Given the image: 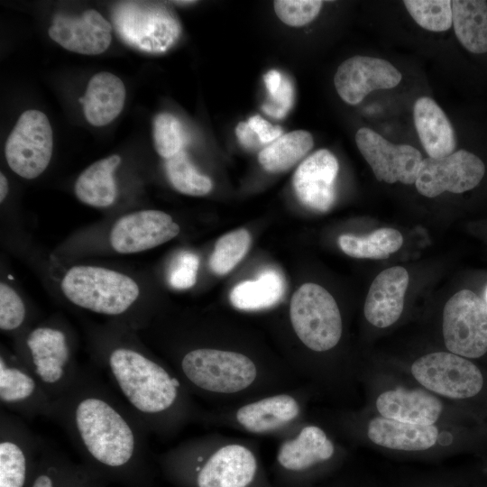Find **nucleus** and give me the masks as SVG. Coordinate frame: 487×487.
<instances>
[{"instance_id": "1", "label": "nucleus", "mask_w": 487, "mask_h": 487, "mask_svg": "<svg viewBox=\"0 0 487 487\" xmlns=\"http://www.w3.org/2000/svg\"><path fill=\"white\" fill-rule=\"evenodd\" d=\"M51 418L89 462L105 470H127L142 462L149 431L106 384L82 372L53 402Z\"/></svg>"}, {"instance_id": "2", "label": "nucleus", "mask_w": 487, "mask_h": 487, "mask_svg": "<svg viewBox=\"0 0 487 487\" xmlns=\"http://www.w3.org/2000/svg\"><path fill=\"white\" fill-rule=\"evenodd\" d=\"M96 357L99 367L125 405L149 431H160L179 413V381L140 347L111 344Z\"/></svg>"}, {"instance_id": "3", "label": "nucleus", "mask_w": 487, "mask_h": 487, "mask_svg": "<svg viewBox=\"0 0 487 487\" xmlns=\"http://www.w3.org/2000/svg\"><path fill=\"white\" fill-rule=\"evenodd\" d=\"M55 401L79 377L68 333L50 325H41L23 336L17 355Z\"/></svg>"}, {"instance_id": "4", "label": "nucleus", "mask_w": 487, "mask_h": 487, "mask_svg": "<svg viewBox=\"0 0 487 487\" xmlns=\"http://www.w3.org/2000/svg\"><path fill=\"white\" fill-rule=\"evenodd\" d=\"M60 286L65 297L74 305L112 317L124 314L140 293L138 284L131 277L89 265L70 268Z\"/></svg>"}, {"instance_id": "5", "label": "nucleus", "mask_w": 487, "mask_h": 487, "mask_svg": "<svg viewBox=\"0 0 487 487\" xmlns=\"http://www.w3.org/2000/svg\"><path fill=\"white\" fill-rule=\"evenodd\" d=\"M183 378L194 388L214 393L231 394L249 387L257 369L246 355L213 348H195L180 359Z\"/></svg>"}, {"instance_id": "6", "label": "nucleus", "mask_w": 487, "mask_h": 487, "mask_svg": "<svg viewBox=\"0 0 487 487\" xmlns=\"http://www.w3.org/2000/svg\"><path fill=\"white\" fill-rule=\"evenodd\" d=\"M289 317L293 329L309 349L325 352L342 335V318L333 296L322 286L305 283L293 294Z\"/></svg>"}, {"instance_id": "7", "label": "nucleus", "mask_w": 487, "mask_h": 487, "mask_svg": "<svg viewBox=\"0 0 487 487\" xmlns=\"http://www.w3.org/2000/svg\"><path fill=\"white\" fill-rule=\"evenodd\" d=\"M113 21L118 35L128 45L150 53H161L179 39L181 27L165 6L124 2L115 6Z\"/></svg>"}, {"instance_id": "8", "label": "nucleus", "mask_w": 487, "mask_h": 487, "mask_svg": "<svg viewBox=\"0 0 487 487\" xmlns=\"http://www.w3.org/2000/svg\"><path fill=\"white\" fill-rule=\"evenodd\" d=\"M443 335L453 354L478 358L487 352V303L469 289L454 294L443 312Z\"/></svg>"}, {"instance_id": "9", "label": "nucleus", "mask_w": 487, "mask_h": 487, "mask_svg": "<svg viewBox=\"0 0 487 487\" xmlns=\"http://www.w3.org/2000/svg\"><path fill=\"white\" fill-rule=\"evenodd\" d=\"M53 149L50 121L39 110L24 111L10 133L5 147L8 166L17 175L32 179L48 167Z\"/></svg>"}, {"instance_id": "10", "label": "nucleus", "mask_w": 487, "mask_h": 487, "mask_svg": "<svg viewBox=\"0 0 487 487\" xmlns=\"http://www.w3.org/2000/svg\"><path fill=\"white\" fill-rule=\"evenodd\" d=\"M411 373L425 388L451 399L475 396L483 385L479 368L453 353L436 352L423 355L411 365Z\"/></svg>"}, {"instance_id": "11", "label": "nucleus", "mask_w": 487, "mask_h": 487, "mask_svg": "<svg viewBox=\"0 0 487 487\" xmlns=\"http://www.w3.org/2000/svg\"><path fill=\"white\" fill-rule=\"evenodd\" d=\"M484 173L485 165L477 155L458 150L443 158H425L415 185L418 193L427 198L446 191L459 194L475 188Z\"/></svg>"}, {"instance_id": "12", "label": "nucleus", "mask_w": 487, "mask_h": 487, "mask_svg": "<svg viewBox=\"0 0 487 487\" xmlns=\"http://www.w3.org/2000/svg\"><path fill=\"white\" fill-rule=\"evenodd\" d=\"M355 142L379 181L415 184L423 161L418 149L408 144H394L367 127L357 131Z\"/></svg>"}, {"instance_id": "13", "label": "nucleus", "mask_w": 487, "mask_h": 487, "mask_svg": "<svg viewBox=\"0 0 487 487\" xmlns=\"http://www.w3.org/2000/svg\"><path fill=\"white\" fill-rule=\"evenodd\" d=\"M0 402L14 415L51 418L54 400L18 356L0 355Z\"/></svg>"}, {"instance_id": "14", "label": "nucleus", "mask_w": 487, "mask_h": 487, "mask_svg": "<svg viewBox=\"0 0 487 487\" xmlns=\"http://www.w3.org/2000/svg\"><path fill=\"white\" fill-rule=\"evenodd\" d=\"M44 443L16 415L0 413V487H25L30 465Z\"/></svg>"}, {"instance_id": "15", "label": "nucleus", "mask_w": 487, "mask_h": 487, "mask_svg": "<svg viewBox=\"0 0 487 487\" xmlns=\"http://www.w3.org/2000/svg\"><path fill=\"white\" fill-rule=\"evenodd\" d=\"M179 225L160 210H140L120 217L110 232V244L119 253L152 249L176 237Z\"/></svg>"}, {"instance_id": "16", "label": "nucleus", "mask_w": 487, "mask_h": 487, "mask_svg": "<svg viewBox=\"0 0 487 487\" xmlns=\"http://www.w3.org/2000/svg\"><path fill=\"white\" fill-rule=\"evenodd\" d=\"M401 78V73L388 60L356 55L340 64L334 84L345 103L357 105L373 90L395 87Z\"/></svg>"}, {"instance_id": "17", "label": "nucleus", "mask_w": 487, "mask_h": 487, "mask_svg": "<svg viewBox=\"0 0 487 487\" xmlns=\"http://www.w3.org/2000/svg\"><path fill=\"white\" fill-rule=\"evenodd\" d=\"M338 170V161L330 151L320 149L309 155L293 175V188L298 199L314 211H328L335 201Z\"/></svg>"}, {"instance_id": "18", "label": "nucleus", "mask_w": 487, "mask_h": 487, "mask_svg": "<svg viewBox=\"0 0 487 487\" xmlns=\"http://www.w3.org/2000/svg\"><path fill=\"white\" fill-rule=\"evenodd\" d=\"M112 25L100 13L86 10L79 16L57 14L49 36L62 48L79 54L97 55L109 47Z\"/></svg>"}, {"instance_id": "19", "label": "nucleus", "mask_w": 487, "mask_h": 487, "mask_svg": "<svg viewBox=\"0 0 487 487\" xmlns=\"http://www.w3.org/2000/svg\"><path fill=\"white\" fill-rule=\"evenodd\" d=\"M409 277L401 266L381 271L372 280L365 303L364 317L372 325L384 328L400 317Z\"/></svg>"}, {"instance_id": "20", "label": "nucleus", "mask_w": 487, "mask_h": 487, "mask_svg": "<svg viewBox=\"0 0 487 487\" xmlns=\"http://www.w3.org/2000/svg\"><path fill=\"white\" fill-rule=\"evenodd\" d=\"M257 469L253 454L241 445H228L212 454L199 468L198 487H246Z\"/></svg>"}, {"instance_id": "21", "label": "nucleus", "mask_w": 487, "mask_h": 487, "mask_svg": "<svg viewBox=\"0 0 487 487\" xmlns=\"http://www.w3.org/2000/svg\"><path fill=\"white\" fill-rule=\"evenodd\" d=\"M376 408L384 418L418 425H433L442 412L441 401L423 390L387 391L377 398Z\"/></svg>"}, {"instance_id": "22", "label": "nucleus", "mask_w": 487, "mask_h": 487, "mask_svg": "<svg viewBox=\"0 0 487 487\" xmlns=\"http://www.w3.org/2000/svg\"><path fill=\"white\" fill-rule=\"evenodd\" d=\"M415 127L430 158L452 154L456 146L454 128L442 108L430 97L418 98L413 107Z\"/></svg>"}, {"instance_id": "23", "label": "nucleus", "mask_w": 487, "mask_h": 487, "mask_svg": "<svg viewBox=\"0 0 487 487\" xmlns=\"http://www.w3.org/2000/svg\"><path fill=\"white\" fill-rule=\"evenodd\" d=\"M125 96L123 81L115 74L104 71L90 78L84 96L78 101L83 105L87 122L94 126H104L122 112Z\"/></svg>"}, {"instance_id": "24", "label": "nucleus", "mask_w": 487, "mask_h": 487, "mask_svg": "<svg viewBox=\"0 0 487 487\" xmlns=\"http://www.w3.org/2000/svg\"><path fill=\"white\" fill-rule=\"evenodd\" d=\"M369 439L381 446L401 451H424L438 437L434 425H418L392 418H375L368 425Z\"/></svg>"}, {"instance_id": "25", "label": "nucleus", "mask_w": 487, "mask_h": 487, "mask_svg": "<svg viewBox=\"0 0 487 487\" xmlns=\"http://www.w3.org/2000/svg\"><path fill=\"white\" fill-rule=\"evenodd\" d=\"M299 413L297 400L289 395L280 394L243 406L236 412V419L247 431L262 434L284 426Z\"/></svg>"}, {"instance_id": "26", "label": "nucleus", "mask_w": 487, "mask_h": 487, "mask_svg": "<svg viewBox=\"0 0 487 487\" xmlns=\"http://www.w3.org/2000/svg\"><path fill=\"white\" fill-rule=\"evenodd\" d=\"M334 451L333 443L321 428L308 426L295 438L281 445L277 459L285 469L303 471L330 459Z\"/></svg>"}, {"instance_id": "27", "label": "nucleus", "mask_w": 487, "mask_h": 487, "mask_svg": "<svg viewBox=\"0 0 487 487\" xmlns=\"http://www.w3.org/2000/svg\"><path fill=\"white\" fill-rule=\"evenodd\" d=\"M121 162L119 155L114 154L88 166L75 182L77 198L91 207L111 206L117 195L114 172Z\"/></svg>"}, {"instance_id": "28", "label": "nucleus", "mask_w": 487, "mask_h": 487, "mask_svg": "<svg viewBox=\"0 0 487 487\" xmlns=\"http://www.w3.org/2000/svg\"><path fill=\"white\" fill-rule=\"evenodd\" d=\"M285 280L272 268L262 271L254 280L237 283L231 290L232 305L241 310H261L277 304L285 292Z\"/></svg>"}, {"instance_id": "29", "label": "nucleus", "mask_w": 487, "mask_h": 487, "mask_svg": "<svg viewBox=\"0 0 487 487\" xmlns=\"http://www.w3.org/2000/svg\"><path fill=\"white\" fill-rule=\"evenodd\" d=\"M453 26L459 42L470 52H487V2L452 1Z\"/></svg>"}, {"instance_id": "30", "label": "nucleus", "mask_w": 487, "mask_h": 487, "mask_svg": "<svg viewBox=\"0 0 487 487\" xmlns=\"http://www.w3.org/2000/svg\"><path fill=\"white\" fill-rule=\"evenodd\" d=\"M310 133L297 130L282 134L258 155L262 167L268 172L280 173L289 170L313 147Z\"/></svg>"}, {"instance_id": "31", "label": "nucleus", "mask_w": 487, "mask_h": 487, "mask_svg": "<svg viewBox=\"0 0 487 487\" xmlns=\"http://www.w3.org/2000/svg\"><path fill=\"white\" fill-rule=\"evenodd\" d=\"M402 244L401 233L388 227L374 230L365 236L345 234L338 238L340 249L345 254L359 259H386Z\"/></svg>"}, {"instance_id": "32", "label": "nucleus", "mask_w": 487, "mask_h": 487, "mask_svg": "<svg viewBox=\"0 0 487 487\" xmlns=\"http://www.w3.org/2000/svg\"><path fill=\"white\" fill-rule=\"evenodd\" d=\"M166 173L179 192L188 196H205L213 188L211 179L198 171L184 150L166 160Z\"/></svg>"}, {"instance_id": "33", "label": "nucleus", "mask_w": 487, "mask_h": 487, "mask_svg": "<svg viewBox=\"0 0 487 487\" xmlns=\"http://www.w3.org/2000/svg\"><path fill=\"white\" fill-rule=\"evenodd\" d=\"M251 246L250 233L240 228L221 236L209 259L211 271L216 275L230 272L245 256Z\"/></svg>"}, {"instance_id": "34", "label": "nucleus", "mask_w": 487, "mask_h": 487, "mask_svg": "<svg viewBox=\"0 0 487 487\" xmlns=\"http://www.w3.org/2000/svg\"><path fill=\"white\" fill-rule=\"evenodd\" d=\"M404 6L412 19L431 32H445L453 25L452 1L405 0Z\"/></svg>"}, {"instance_id": "35", "label": "nucleus", "mask_w": 487, "mask_h": 487, "mask_svg": "<svg viewBox=\"0 0 487 487\" xmlns=\"http://www.w3.org/2000/svg\"><path fill=\"white\" fill-rule=\"evenodd\" d=\"M153 142L158 154L166 160L183 150L184 133L176 116L170 113H160L154 117Z\"/></svg>"}, {"instance_id": "36", "label": "nucleus", "mask_w": 487, "mask_h": 487, "mask_svg": "<svg viewBox=\"0 0 487 487\" xmlns=\"http://www.w3.org/2000/svg\"><path fill=\"white\" fill-rule=\"evenodd\" d=\"M323 2L319 0H276L274 11L284 23L300 27L312 22L319 14Z\"/></svg>"}, {"instance_id": "37", "label": "nucleus", "mask_w": 487, "mask_h": 487, "mask_svg": "<svg viewBox=\"0 0 487 487\" xmlns=\"http://www.w3.org/2000/svg\"><path fill=\"white\" fill-rule=\"evenodd\" d=\"M26 319L25 305L18 293L8 284H0V329L19 330Z\"/></svg>"}, {"instance_id": "38", "label": "nucleus", "mask_w": 487, "mask_h": 487, "mask_svg": "<svg viewBox=\"0 0 487 487\" xmlns=\"http://www.w3.org/2000/svg\"><path fill=\"white\" fill-rule=\"evenodd\" d=\"M199 268L198 256L189 251L179 253L172 260L168 271L169 284L176 289H187L197 281Z\"/></svg>"}, {"instance_id": "39", "label": "nucleus", "mask_w": 487, "mask_h": 487, "mask_svg": "<svg viewBox=\"0 0 487 487\" xmlns=\"http://www.w3.org/2000/svg\"><path fill=\"white\" fill-rule=\"evenodd\" d=\"M270 103L262 106L264 112L276 118H282L290 110L294 101V90L291 81L284 76L278 91L270 96Z\"/></svg>"}, {"instance_id": "40", "label": "nucleus", "mask_w": 487, "mask_h": 487, "mask_svg": "<svg viewBox=\"0 0 487 487\" xmlns=\"http://www.w3.org/2000/svg\"><path fill=\"white\" fill-rule=\"evenodd\" d=\"M44 445L41 451V465L30 487H57L55 455L47 451Z\"/></svg>"}, {"instance_id": "41", "label": "nucleus", "mask_w": 487, "mask_h": 487, "mask_svg": "<svg viewBox=\"0 0 487 487\" xmlns=\"http://www.w3.org/2000/svg\"><path fill=\"white\" fill-rule=\"evenodd\" d=\"M247 123L256 133L262 144L271 143L282 135L280 127L272 125L258 115L250 117Z\"/></svg>"}, {"instance_id": "42", "label": "nucleus", "mask_w": 487, "mask_h": 487, "mask_svg": "<svg viewBox=\"0 0 487 487\" xmlns=\"http://www.w3.org/2000/svg\"><path fill=\"white\" fill-rule=\"evenodd\" d=\"M235 133L241 144L247 149H256L262 144L256 133L246 122H240L237 124Z\"/></svg>"}, {"instance_id": "43", "label": "nucleus", "mask_w": 487, "mask_h": 487, "mask_svg": "<svg viewBox=\"0 0 487 487\" xmlns=\"http://www.w3.org/2000/svg\"><path fill=\"white\" fill-rule=\"evenodd\" d=\"M284 76L277 69L269 70L263 77L269 96L274 95L280 87Z\"/></svg>"}, {"instance_id": "44", "label": "nucleus", "mask_w": 487, "mask_h": 487, "mask_svg": "<svg viewBox=\"0 0 487 487\" xmlns=\"http://www.w3.org/2000/svg\"><path fill=\"white\" fill-rule=\"evenodd\" d=\"M9 190V185L8 180L6 177L3 174V172L0 173V202L2 203L5 198H6Z\"/></svg>"}, {"instance_id": "45", "label": "nucleus", "mask_w": 487, "mask_h": 487, "mask_svg": "<svg viewBox=\"0 0 487 487\" xmlns=\"http://www.w3.org/2000/svg\"><path fill=\"white\" fill-rule=\"evenodd\" d=\"M177 5H188V4H193L195 1H175Z\"/></svg>"}, {"instance_id": "46", "label": "nucleus", "mask_w": 487, "mask_h": 487, "mask_svg": "<svg viewBox=\"0 0 487 487\" xmlns=\"http://www.w3.org/2000/svg\"><path fill=\"white\" fill-rule=\"evenodd\" d=\"M484 298H485V300H486V303H487V286L484 289Z\"/></svg>"}]
</instances>
